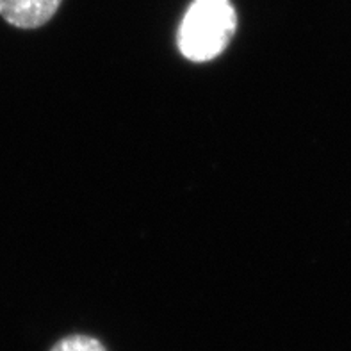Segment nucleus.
I'll return each mask as SVG.
<instances>
[{
	"label": "nucleus",
	"mask_w": 351,
	"mask_h": 351,
	"mask_svg": "<svg viewBox=\"0 0 351 351\" xmlns=\"http://www.w3.org/2000/svg\"><path fill=\"white\" fill-rule=\"evenodd\" d=\"M236 29L230 0H193L178 27V50L189 61L207 62L225 52Z\"/></svg>",
	"instance_id": "nucleus-1"
},
{
	"label": "nucleus",
	"mask_w": 351,
	"mask_h": 351,
	"mask_svg": "<svg viewBox=\"0 0 351 351\" xmlns=\"http://www.w3.org/2000/svg\"><path fill=\"white\" fill-rule=\"evenodd\" d=\"M62 0H0V16L18 29H38L56 14Z\"/></svg>",
	"instance_id": "nucleus-2"
},
{
	"label": "nucleus",
	"mask_w": 351,
	"mask_h": 351,
	"mask_svg": "<svg viewBox=\"0 0 351 351\" xmlns=\"http://www.w3.org/2000/svg\"><path fill=\"white\" fill-rule=\"evenodd\" d=\"M50 351H107L98 339L89 337V335L75 334L62 337L61 341L53 344Z\"/></svg>",
	"instance_id": "nucleus-3"
}]
</instances>
